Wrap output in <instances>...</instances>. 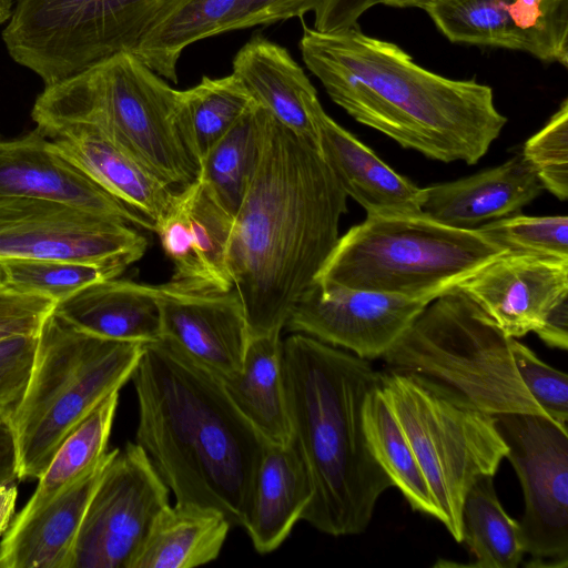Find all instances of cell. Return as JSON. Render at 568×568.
Instances as JSON below:
<instances>
[{
  "label": "cell",
  "mask_w": 568,
  "mask_h": 568,
  "mask_svg": "<svg viewBox=\"0 0 568 568\" xmlns=\"http://www.w3.org/2000/svg\"><path fill=\"white\" fill-rule=\"evenodd\" d=\"M313 496L307 468L295 444L267 443L260 462L244 528L255 550L268 554L291 534Z\"/></svg>",
  "instance_id": "26"
},
{
  "label": "cell",
  "mask_w": 568,
  "mask_h": 568,
  "mask_svg": "<svg viewBox=\"0 0 568 568\" xmlns=\"http://www.w3.org/2000/svg\"><path fill=\"white\" fill-rule=\"evenodd\" d=\"M173 0H16L2 31L9 55L45 85L132 52Z\"/></svg>",
  "instance_id": "10"
},
{
  "label": "cell",
  "mask_w": 568,
  "mask_h": 568,
  "mask_svg": "<svg viewBox=\"0 0 568 568\" xmlns=\"http://www.w3.org/2000/svg\"><path fill=\"white\" fill-rule=\"evenodd\" d=\"M6 286V273L0 261V288Z\"/></svg>",
  "instance_id": "48"
},
{
  "label": "cell",
  "mask_w": 568,
  "mask_h": 568,
  "mask_svg": "<svg viewBox=\"0 0 568 568\" xmlns=\"http://www.w3.org/2000/svg\"><path fill=\"white\" fill-rule=\"evenodd\" d=\"M232 73L277 122L318 149L310 113L316 89L284 47L255 34L235 54Z\"/></svg>",
  "instance_id": "24"
},
{
  "label": "cell",
  "mask_w": 568,
  "mask_h": 568,
  "mask_svg": "<svg viewBox=\"0 0 568 568\" xmlns=\"http://www.w3.org/2000/svg\"><path fill=\"white\" fill-rule=\"evenodd\" d=\"M544 190L561 201L568 196V99L548 122L530 136L521 153Z\"/></svg>",
  "instance_id": "37"
},
{
  "label": "cell",
  "mask_w": 568,
  "mask_h": 568,
  "mask_svg": "<svg viewBox=\"0 0 568 568\" xmlns=\"http://www.w3.org/2000/svg\"><path fill=\"white\" fill-rule=\"evenodd\" d=\"M230 528L216 510L169 505L155 519L130 568H193L207 564L220 555Z\"/></svg>",
  "instance_id": "28"
},
{
  "label": "cell",
  "mask_w": 568,
  "mask_h": 568,
  "mask_svg": "<svg viewBox=\"0 0 568 568\" xmlns=\"http://www.w3.org/2000/svg\"><path fill=\"white\" fill-rule=\"evenodd\" d=\"M254 102L233 73L221 78L204 75L196 85L179 90V125L199 165Z\"/></svg>",
  "instance_id": "33"
},
{
  "label": "cell",
  "mask_w": 568,
  "mask_h": 568,
  "mask_svg": "<svg viewBox=\"0 0 568 568\" xmlns=\"http://www.w3.org/2000/svg\"><path fill=\"white\" fill-rule=\"evenodd\" d=\"M429 302L313 282L284 327L371 361L383 357Z\"/></svg>",
  "instance_id": "15"
},
{
  "label": "cell",
  "mask_w": 568,
  "mask_h": 568,
  "mask_svg": "<svg viewBox=\"0 0 568 568\" xmlns=\"http://www.w3.org/2000/svg\"><path fill=\"white\" fill-rule=\"evenodd\" d=\"M493 477H478L465 496L462 542L474 557L473 567L516 568L526 555L524 532L501 506Z\"/></svg>",
  "instance_id": "31"
},
{
  "label": "cell",
  "mask_w": 568,
  "mask_h": 568,
  "mask_svg": "<svg viewBox=\"0 0 568 568\" xmlns=\"http://www.w3.org/2000/svg\"><path fill=\"white\" fill-rule=\"evenodd\" d=\"M19 479V457L12 415L0 410V486Z\"/></svg>",
  "instance_id": "44"
},
{
  "label": "cell",
  "mask_w": 568,
  "mask_h": 568,
  "mask_svg": "<svg viewBox=\"0 0 568 568\" xmlns=\"http://www.w3.org/2000/svg\"><path fill=\"white\" fill-rule=\"evenodd\" d=\"M178 92L132 52H121L45 85L31 118L37 126L100 129L179 192L197 181L200 165L179 125Z\"/></svg>",
  "instance_id": "5"
},
{
  "label": "cell",
  "mask_w": 568,
  "mask_h": 568,
  "mask_svg": "<svg viewBox=\"0 0 568 568\" xmlns=\"http://www.w3.org/2000/svg\"><path fill=\"white\" fill-rule=\"evenodd\" d=\"M144 344L85 333L53 311L38 335L23 396L12 416L19 479H39L58 448L109 395L131 379Z\"/></svg>",
  "instance_id": "6"
},
{
  "label": "cell",
  "mask_w": 568,
  "mask_h": 568,
  "mask_svg": "<svg viewBox=\"0 0 568 568\" xmlns=\"http://www.w3.org/2000/svg\"><path fill=\"white\" fill-rule=\"evenodd\" d=\"M139 403L136 442L178 504L221 513L244 526L267 440L222 379L168 339L144 344L131 377Z\"/></svg>",
  "instance_id": "3"
},
{
  "label": "cell",
  "mask_w": 568,
  "mask_h": 568,
  "mask_svg": "<svg viewBox=\"0 0 568 568\" xmlns=\"http://www.w3.org/2000/svg\"><path fill=\"white\" fill-rule=\"evenodd\" d=\"M0 197L54 201L155 230L153 221L109 193L58 152L37 128L19 138H0Z\"/></svg>",
  "instance_id": "17"
},
{
  "label": "cell",
  "mask_w": 568,
  "mask_h": 568,
  "mask_svg": "<svg viewBox=\"0 0 568 568\" xmlns=\"http://www.w3.org/2000/svg\"><path fill=\"white\" fill-rule=\"evenodd\" d=\"M53 312L102 338L141 344L161 339L156 285L118 277L99 281L58 302Z\"/></svg>",
  "instance_id": "25"
},
{
  "label": "cell",
  "mask_w": 568,
  "mask_h": 568,
  "mask_svg": "<svg viewBox=\"0 0 568 568\" xmlns=\"http://www.w3.org/2000/svg\"><path fill=\"white\" fill-rule=\"evenodd\" d=\"M161 338L220 378L236 373L251 337L234 288L221 292L175 282L156 285Z\"/></svg>",
  "instance_id": "16"
},
{
  "label": "cell",
  "mask_w": 568,
  "mask_h": 568,
  "mask_svg": "<svg viewBox=\"0 0 568 568\" xmlns=\"http://www.w3.org/2000/svg\"><path fill=\"white\" fill-rule=\"evenodd\" d=\"M325 0H237L217 28L215 36L224 32L267 26L292 18H302L316 11Z\"/></svg>",
  "instance_id": "41"
},
{
  "label": "cell",
  "mask_w": 568,
  "mask_h": 568,
  "mask_svg": "<svg viewBox=\"0 0 568 568\" xmlns=\"http://www.w3.org/2000/svg\"><path fill=\"white\" fill-rule=\"evenodd\" d=\"M379 0H325L314 12L313 28L332 32L357 24L358 19Z\"/></svg>",
  "instance_id": "42"
},
{
  "label": "cell",
  "mask_w": 568,
  "mask_h": 568,
  "mask_svg": "<svg viewBox=\"0 0 568 568\" xmlns=\"http://www.w3.org/2000/svg\"><path fill=\"white\" fill-rule=\"evenodd\" d=\"M513 357L527 390L545 414L567 427L568 376L542 362L528 346L513 339Z\"/></svg>",
  "instance_id": "38"
},
{
  "label": "cell",
  "mask_w": 568,
  "mask_h": 568,
  "mask_svg": "<svg viewBox=\"0 0 568 568\" xmlns=\"http://www.w3.org/2000/svg\"><path fill=\"white\" fill-rule=\"evenodd\" d=\"M282 365L292 440L313 487L301 520L334 537L362 534L393 487L363 426L364 400L383 373L301 333L282 341Z\"/></svg>",
  "instance_id": "4"
},
{
  "label": "cell",
  "mask_w": 568,
  "mask_h": 568,
  "mask_svg": "<svg viewBox=\"0 0 568 568\" xmlns=\"http://www.w3.org/2000/svg\"><path fill=\"white\" fill-rule=\"evenodd\" d=\"M116 450L39 509L13 518L0 542V568L71 567L85 509Z\"/></svg>",
  "instance_id": "22"
},
{
  "label": "cell",
  "mask_w": 568,
  "mask_h": 568,
  "mask_svg": "<svg viewBox=\"0 0 568 568\" xmlns=\"http://www.w3.org/2000/svg\"><path fill=\"white\" fill-rule=\"evenodd\" d=\"M506 252L568 260V217L509 215L477 227Z\"/></svg>",
  "instance_id": "36"
},
{
  "label": "cell",
  "mask_w": 568,
  "mask_h": 568,
  "mask_svg": "<svg viewBox=\"0 0 568 568\" xmlns=\"http://www.w3.org/2000/svg\"><path fill=\"white\" fill-rule=\"evenodd\" d=\"M118 404L119 392H114L64 439L38 479L33 495L16 517L39 509L99 464L108 452Z\"/></svg>",
  "instance_id": "34"
},
{
  "label": "cell",
  "mask_w": 568,
  "mask_h": 568,
  "mask_svg": "<svg viewBox=\"0 0 568 568\" xmlns=\"http://www.w3.org/2000/svg\"><path fill=\"white\" fill-rule=\"evenodd\" d=\"M549 347L566 351L568 347V294L559 298L547 312L535 331Z\"/></svg>",
  "instance_id": "43"
},
{
  "label": "cell",
  "mask_w": 568,
  "mask_h": 568,
  "mask_svg": "<svg viewBox=\"0 0 568 568\" xmlns=\"http://www.w3.org/2000/svg\"><path fill=\"white\" fill-rule=\"evenodd\" d=\"M346 197L318 149L271 115L227 247L251 335L284 328L339 239Z\"/></svg>",
  "instance_id": "1"
},
{
  "label": "cell",
  "mask_w": 568,
  "mask_h": 568,
  "mask_svg": "<svg viewBox=\"0 0 568 568\" xmlns=\"http://www.w3.org/2000/svg\"><path fill=\"white\" fill-rule=\"evenodd\" d=\"M524 493L526 554L568 564V428L537 414L496 415Z\"/></svg>",
  "instance_id": "13"
},
{
  "label": "cell",
  "mask_w": 568,
  "mask_h": 568,
  "mask_svg": "<svg viewBox=\"0 0 568 568\" xmlns=\"http://www.w3.org/2000/svg\"><path fill=\"white\" fill-rule=\"evenodd\" d=\"M37 129L58 152L154 224L172 203L176 192L100 129L81 122Z\"/></svg>",
  "instance_id": "20"
},
{
  "label": "cell",
  "mask_w": 568,
  "mask_h": 568,
  "mask_svg": "<svg viewBox=\"0 0 568 568\" xmlns=\"http://www.w3.org/2000/svg\"><path fill=\"white\" fill-rule=\"evenodd\" d=\"M36 345L37 336L0 342V410L12 416L29 379Z\"/></svg>",
  "instance_id": "40"
},
{
  "label": "cell",
  "mask_w": 568,
  "mask_h": 568,
  "mask_svg": "<svg viewBox=\"0 0 568 568\" xmlns=\"http://www.w3.org/2000/svg\"><path fill=\"white\" fill-rule=\"evenodd\" d=\"M430 0H379V4L393 8H419L422 9Z\"/></svg>",
  "instance_id": "46"
},
{
  "label": "cell",
  "mask_w": 568,
  "mask_h": 568,
  "mask_svg": "<svg viewBox=\"0 0 568 568\" xmlns=\"http://www.w3.org/2000/svg\"><path fill=\"white\" fill-rule=\"evenodd\" d=\"M509 337L535 332L550 307L568 294V260L505 252L459 283Z\"/></svg>",
  "instance_id": "18"
},
{
  "label": "cell",
  "mask_w": 568,
  "mask_h": 568,
  "mask_svg": "<svg viewBox=\"0 0 568 568\" xmlns=\"http://www.w3.org/2000/svg\"><path fill=\"white\" fill-rule=\"evenodd\" d=\"M55 302L37 294L0 288V342L21 336H37Z\"/></svg>",
  "instance_id": "39"
},
{
  "label": "cell",
  "mask_w": 568,
  "mask_h": 568,
  "mask_svg": "<svg viewBox=\"0 0 568 568\" xmlns=\"http://www.w3.org/2000/svg\"><path fill=\"white\" fill-rule=\"evenodd\" d=\"M318 151L347 196L367 216L420 214L423 189L383 162L368 146L336 123L318 98L310 104Z\"/></svg>",
  "instance_id": "21"
},
{
  "label": "cell",
  "mask_w": 568,
  "mask_h": 568,
  "mask_svg": "<svg viewBox=\"0 0 568 568\" xmlns=\"http://www.w3.org/2000/svg\"><path fill=\"white\" fill-rule=\"evenodd\" d=\"M542 190L529 164L517 154L477 174L423 189L420 211L449 226L476 229L513 215Z\"/></svg>",
  "instance_id": "23"
},
{
  "label": "cell",
  "mask_w": 568,
  "mask_h": 568,
  "mask_svg": "<svg viewBox=\"0 0 568 568\" xmlns=\"http://www.w3.org/2000/svg\"><path fill=\"white\" fill-rule=\"evenodd\" d=\"M146 247L134 226L77 206L0 197V260L49 258L125 270Z\"/></svg>",
  "instance_id": "12"
},
{
  "label": "cell",
  "mask_w": 568,
  "mask_h": 568,
  "mask_svg": "<svg viewBox=\"0 0 568 568\" xmlns=\"http://www.w3.org/2000/svg\"><path fill=\"white\" fill-rule=\"evenodd\" d=\"M17 496L14 483L0 486V536L6 534L13 520Z\"/></svg>",
  "instance_id": "45"
},
{
  "label": "cell",
  "mask_w": 568,
  "mask_h": 568,
  "mask_svg": "<svg viewBox=\"0 0 568 568\" xmlns=\"http://www.w3.org/2000/svg\"><path fill=\"white\" fill-rule=\"evenodd\" d=\"M6 287L37 294L55 303L84 286L116 278L124 268L118 266L49 258H1Z\"/></svg>",
  "instance_id": "35"
},
{
  "label": "cell",
  "mask_w": 568,
  "mask_h": 568,
  "mask_svg": "<svg viewBox=\"0 0 568 568\" xmlns=\"http://www.w3.org/2000/svg\"><path fill=\"white\" fill-rule=\"evenodd\" d=\"M422 10L453 43L521 51L568 68V0H430Z\"/></svg>",
  "instance_id": "14"
},
{
  "label": "cell",
  "mask_w": 568,
  "mask_h": 568,
  "mask_svg": "<svg viewBox=\"0 0 568 568\" xmlns=\"http://www.w3.org/2000/svg\"><path fill=\"white\" fill-rule=\"evenodd\" d=\"M237 0H173L132 51L165 80L178 82L176 65L191 44L214 37Z\"/></svg>",
  "instance_id": "30"
},
{
  "label": "cell",
  "mask_w": 568,
  "mask_h": 568,
  "mask_svg": "<svg viewBox=\"0 0 568 568\" xmlns=\"http://www.w3.org/2000/svg\"><path fill=\"white\" fill-rule=\"evenodd\" d=\"M14 2L16 0H0V24L10 19Z\"/></svg>",
  "instance_id": "47"
},
{
  "label": "cell",
  "mask_w": 568,
  "mask_h": 568,
  "mask_svg": "<svg viewBox=\"0 0 568 568\" xmlns=\"http://www.w3.org/2000/svg\"><path fill=\"white\" fill-rule=\"evenodd\" d=\"M382 392L418 462L438 520L462 542L467 491L478 477L494 476L508 452L495 417L409 374H383Z\"/></svg>",
  "instance_id": "9"
},
{
  "label": "cell",
  "mask_w": 568,
  "mask_h": 568,
  "mask_svg": "<svg viewBox=\"0 0 568 568\" xmlns=\"http://www.w3.org/2000/svg\"><path fill=\"white\" fill-rule=\"evenodd\" d=\"M270 118L254 102L200 164L199 180L233 219L256 169Z\"/></svg>",
  "instance_id": "29"
},
{
  "label": "cell",
  "mask_w": 568,
  "mask_h": 568,
  "mask_svg": "<svg viewBox=\"0 0 568 568\" xmlns=\"http://www.w3.org/2000/svg\"><path fill=\"white\" fill-rule=\"evenodd\" d=\"M298 48L334 103L429 159L475 164L507 123L489 85L429 71L357 24L332 32L303 24Z\"/></svg>",
  "instance_id": "2"
},
{
  "label": "cell",
  "mask_w": 568,
  "mask_h": 568,
  "mask_svg": "<svg viewBox=\"0 0 568 568\" xmlns=\"http://www.w3.org/2000/svg\"><path fill=\"white\" fill-rule=\"evenodd\" d=\"M232 223L233 217L199 179L176 192L154 230L174 265L171 281L197 288L232 290L227 264Z\"/></svg>",
  "instance_id": "19"
},
{
  "label": "cell",
  "mask_w": 568,
  "mask_h": 568,
  "mask_svg": "<svg viewBox=\"0 0 568 568\" xmlns=\"http://www.w3.org/2000/svg\"><path fill=\"white\" fill-rule=\"evenodd\" d=\"M505 252L477 229L423 213L367 216L338 239L314 282L433 301Z\"/></svg>",
  "instance_id": "7"
},
{
  "label": "cell",
  "mask_w": 568,
  "mask_h": 568,
  "mask_svg": "<svg viewBox=\"0 0 568 568\" xmlns=\"http://www.w3.org/2000/svg\"><path fill=\"white\" fill-rule=\"evenodd\" d=\"M281 329L251 335L241 368L221 378L237 409L272 444L291 442Z\"/></svg>",
  "instance_id": "27"
},
{
  "label": "cell",
  "mask_w": 568,
  "mask_h": 568,
  "mask_svg": "<svg viewBox=\"0 0 568 568\" xmlns=\"http://www.w3.org/2000/svg\"><path fill=\"white\" fill-rule=\"evenodd\" d=\"M513 339L455 287L430 301L382 358L489 415L547 416L519 376Z\"/></svg>",
  "instance_id": "8"
},
{
  "label": "cell",
  "mask_w": 568,
  "mask_h": 568,
  "mask_svg": "<svg viewBox=\"0 0 568 568\" xmlns=\"http://www.w3.org/2000/svg\"><path fill=\"white\" fill-rule=\"evenodd\" d=\"M363 426L369 449L393 487L403 494L414 510L438 519L426 479L382 392V384L366 395Z\"/></svg>",
  "instance_id": "32"
},
{
  "label": "cell",
  "mask_w": 568,
  "mask_h": 568,
  "mask_svg": "<svg viewBox=\"0 0 568 568\" xmlns=\"http://www.w3.org/2000/svg\"><path fill=\"white\" fill-rule=\"evenodd\" d=\"M169 490L138 443L118 448L85 509L70 568H130L170 505Z\"/></svg>",
  "instance_id": "11"
}]
</instances>
